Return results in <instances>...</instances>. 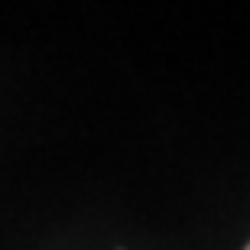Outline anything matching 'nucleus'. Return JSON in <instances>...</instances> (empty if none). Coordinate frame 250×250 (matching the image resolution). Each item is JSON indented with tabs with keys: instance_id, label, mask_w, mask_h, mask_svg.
Instances as JSON below:
<instances>
[{
	"instance_id": "obj_1",
	"label": "nucleus",
	"mask_w": 250,
	"mask_h": 250,
	"mask_svg": "<svg viewBox=\"0 0 250 250\" xmlns=\"http://www.w3.org/2000/svg\"><path fill=\"white\" fill-rule=\"evenodd\" d=\"M244 250H250V244H247V247H244Z\"/></svg>"
}]
</instances>
